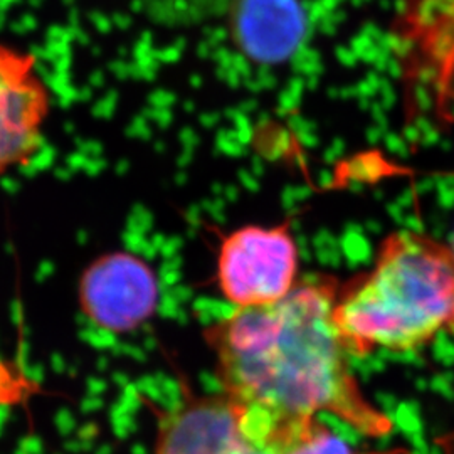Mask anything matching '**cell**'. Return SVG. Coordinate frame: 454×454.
Returning a JSON list of instances; mask_svg holds the SVG:
<instances>
[{"label": "cell", "instance_id": "6da1fadb", "mask_svg": "<svg viewBox=\"0 0 454 454\" xmlns=\"http://www.w3.org/2000/svg\"><path fill=\"white\" fill-rule=\"evenodd\" d=\"M339 293L332 278L303 279L283 300L236 309L206 332L227 395L271 418L264 448L320 412L372 438L392 431L389 418L367 403L348 371L335 324Z\"/></svg>", "mask_w": 454, "mask_h": 454}, {"label": "cell", "instance_id": "7a4b0ae2", "mask_svg": "<svg viewBox=\"0 0 454 454\" xmlns=\"http://www.w3.org/2000/svg\"><path fill=\"white\" fill-rule=\"evenodd\" d=\"M335 324L347 352L418 350L454 335V247L416 231L389 232L371 271L341 286Z\"/></svg>", "mask_w": 454, "mask_h": 454}, {"label": "cell", "instance_id": "3957f363", "mask_svg": "<svg viewBox=\"0 0 454 454\" xmlns=\"http://www.w3.org/2000/svg\"><path fill=\"white\" fill-rule=\"evenodd\" d=\"M300 249L292 221L273 226L247 224L224 236L215 276L236 309L266 307L283 300L298 281Z\"/></svg>", "mask_w": 454, "mask_h": 454}, {"label": "cell", "instance_id": "277c9868", "mask_svg": "<svg viewBox=\"0 0 454 454\" xmlns=\"http://www.w3.org/2000/svg\"><path fill=\"white\" fill-rule=\"evenodd\" d=\"M51 114L52 91L37 56L0 41V177L35 160Z\"/></svg>", "mask_w": 454, "mask_h": 454}, {"label": "cell", "instance_id": "5b68a950", "mask_svg": "<svg viewBox=\"0 0 454 454\" xmlns=\"http://www.w3.org/2000/svg\"><path fill=\"white\" fill-rule=\"evenodd\" d=\"M159 279L153 268L131 251H110L91 261L78 283L84 317L108 333H129L155 313Z\"/></svg>", "mask_w": 454, "mask_h": 454}, {"label": "cell", "instance_id": "8992f818", "mask_svg": "<svg viewBox=\"0 0 454 454\" xmlns=\"http://www.w3.org/2000/svg\"><path fill=\"white\" fill-rule=\"evenodd\" d=\"M251 446L247 407L226 394L189 401L165 416L155 454H243Z\"/></svg>", "mask_w": 454, "mask_h": 454}, {"label": "cell", "instance_id": "52a82bcc", "mask_svg": "<svg viewBox=\"0 0 454 454\" xmlns=\"http://www.w3.org/2000/svg\"><path fill=\"white\" fill-rule=\"evenodd\" d=\"M231 31L251 61L281 65L301 46L307 14L300 0H234Z\"/></svg>", "mask_w": 454, "mask_h": 454}, {"label": "cell", "instance_id": "ba28073f", "mask_svg": "<svg viewBox=\"0 0 454 454\" xmlns=\"http://www.w3.org/2000/svg\"><path fill=\"white\" fill-rule=\"evenodd\" d=\"M276 454H356L350 446L320 422H307Z\"/></svg>", "mask_w": 454, "mask_h": 454}, {"label": "cell", "instance_id": "9c48e42d", "mask_svg": "<svg viewBox=\"0 0 454 454\" xmlns=\"http://www.w3.org/2000/svg\"><path fill=\"white\" fill-rule=\"evenodd\" d=\"M34 392L35 386L22 369L0 358V407L20 404L27 401Z\"/></svg>", "mask_w": 454, "mask_h": 454}, {"label": "cell", "instance_id": "30bf717a", "mask_svg": "<svg viewBox=\"0 0 454 454\" xmlns=\"http://www.w3.org/2000/svg\"><path fill=\"white\" fill-rule=\"evenodd\" d=\"M243 454H275L271 450H268V448H261L258 444H254V446H251L247 451H244Z\"/></svg>", "mask_w": 454, "mask_h": 454}, {"label": "cell", "instance_id": "8fae6325", "mask_svg": "<svg viewBox=\"0 0 454 454\" xmlns=\"http://www.w3.org/2000/svg\"><path fill=\"white\" fill-rule=\"evenodd\" d=\"M450 243H451V246H453V247H454V239H453V241H450Z\"/></svg>", "mask_w": 454, "mask_h": 454}]
</instances>
